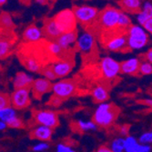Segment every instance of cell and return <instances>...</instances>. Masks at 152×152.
<instances>
[{
	"mask_svg": "<svg viewBox=\"0 0 152 152\" xmlns=\"http://www.w3.org/2000/svg\"><path fill=\"white\" fill-rule=\"evenodd\" d=\"M120 108L114 103H103L99 106L92 117V121L98 127L108 128L113 125L120 114Z\"/></svg>",
	"mask_w": 152,
	"mask_h": 152,
	"instance_id": "6da1fadb",
	"label": "cell"
},
{
	"mask_svg": "<svg viewBox=\"0 0 152 152\" xmlns=\"http://www.w3.org/2000/svg\"><path fill=\"white\" fill-rule=\"evenodd\" d=\"M100 41L108 50L114 52H126L129 50L128 44V34L115 31L100 32Z\"/></svg>",
	"mask_w": 152,
	"mask_h": 152,
	"instance_id": "7a4b0ae2",
	"label": "cell"
},
{
	"mask_svg": "<svg viewBox=\"0 0 152 152\" xmlns=\"http://www.w3.org/2000/svg\"><path fill=\"white\" fill-rule=\"evenodd\" d=\"M121 11L114 7L107 6L99 12L96 22L92 26H98L100 32L117 30Z\"/></svg>",
	"mask_w": 152,
	"mask_h": 152,
	"instance_id": "3957f363",
	"label": "cell"
},
{
	"mask_svg": "<svg viewBox=\"0 0 152 152\" xmlns=\"http://www.w3.org/2000/svg\"><path fill=\"white\" fill-rule=\"evenodd\" d=\"M53 18L61 34L77 31V20L72 8H66L59 11L57 15L53 17Z\"/></svg>",
	"mask_w": 152,
	"mask_h": 152,
	"instance_id": "277c9868",
	"label": "cell"
},
{
	"mask_svg": "<svg viewBox=\"0 0 152 152\" xmlns=\"http://www.w3.org/2000/svg\"><path fill=\"white\" fill-rule=\"evenodd\" d=\"M72 9L77 18V22L80 23L83 26L87 27L88 29V27L95 25L99 15L98 8L87 5L74 6Z\"/></svg>",
	"mask_w": 152,
	"mask_h": 152,
	"instance_id": "5b68a950",
	"label": "cell"
},
{
	"mask_svg": "<svg viewBox=\"0 0 152 152\" xmlns=\"http://www.w3.org/2000/svg\"><path fill=\"white\" fill-rule=\"evenodd\" d=\"M77 85L78 80L77 78H66L59 80L54 84L53 95L64 102L76 93Z\"/></svg>",
	"mask_w": 152,
	"mask_h": 152,
	"instance_id": "8992f818",
	"label": "cell"
},
{
	"mask_svg": "<svg viewBox=\"0 0 152 152\" xmlns=\"http://www.w3.org/2000/svg\"><path fill=\"white\" fill-rule=\"evenodd\" d=\"M148 42L147 31L137 25H132L128 33V44L129 49H140Z\"/></svg>",
	"mask_w": 152,
	"mask_h": 152,
	"instance_id": "52a82bcc",
	"label": "cell"
},
{
	"mask_svg": "<svg viewBox=\"0 0 152 152\" xmlns=\"http://www.w3.org/2000/svg\"><path fill=\"white\" fill-rule=\"evenodd\" d=\"M74 49L75 51L80 52L84 58L93 55L96 49V39L94 35L88 31L84 34H82L78 37L76 45L74 46Z\"/></svg>",
	"mask_w": 152,
	"mask_h": 152,
	"instance_id": "ba28073f",
	"label": "cell"
},
{
	"mask_svg": "<svg viewBox=\"0 0 152 152\" xmlns=\"http://www.w3.org/2000/svg\"><path fill=\"white\" fill-rule=\"evenodd\" d=\"M33 118L40 126L55 129L59 125L58 115L51 110H36L33 113Z\"/></svg>",
	"mask_w": 152,
	"mask_h": 152,
	"instance_id": "9c48e42d",
	"label": "cell"
},
{
	"mask_svg": "<svg viewBox=\"0 0 152 152\" xmlns=\"http://www.w3.org/2000/svg\"><path fill=\"white\" fill-rule=\"evenodd\" d=\"M100 72L106 80L114 79L121 72L120 63L109 57L103 58L100 61Z\"/></svg>",
	"mask_w": 152,
	"mask_h": 152,
	"instance_id": "30bf717a",
	"label": "cell"
},
{
	"mask_svg": "<svg viewBox=\"0 0 152 152\" xmlns=\"http://www.w3.org/2000/svg\"><path fill=\"white\" fill-rule=\"evenodd\" d=\"M30 90L29 88L16 89L11 96V106L15 109H25L30 106Z\"/></svg>",
	"mask_w": 152,
	"mask_h": 152,
	"instance_id": "8fae6325",
	"label": "cell"
},
{
	"mask_svg": "<svg viewBox=\"0 0 152 152\" xmlns=\"http://www.w3.org/2000/svg\"><path fill=\"white\" fill-rule=\"evenodd\" d=\"M53 87L54 84H52V82L50 80L45 77L37 78L35 79L33 86L31 88L33 96L36 99L39 100L44 95L49 93L50 91H53Z\"/></svg>",
	"mask_w": 152,
	"mask_h": 152,
	"instance_id": "7c38bea8",
	"label": "cell"
},
{
	"mask_svg": "<svg viewBox=\"0 0 152 152\" xmlns=\"http://www.w3.org/2000/svg\"><path fill=\"white\" fill-rule=\"evenodd\" d=\"M42 33L43 37L49 40V41H56L58 39V37L62 35L58 28V26L54 21V18H46L43 22V27H42Z\"/></svg>",
	"mask_w": 152,
	"mask_h": 152,
	"instance_id": "4fadbf2b",
	"label": "cell"
},
{
	"mask_svg": "<svg viewBox=\"0 0 152 152\" xmlns=\"http://www.w3.org/2000/svg\"><path fill=\"white\" fill-rule=\"evenodd\" d=\"M34 81H35V79L28 74H26L25 72H18L17 75L15 76V77H14L13 86H14L15 90L16 89H25V88L31 89Z\"/></svg>",
	"mask_w": 152,
	"mask_h": 152,
	"instance_id": "5bb4252c",
	"label": "cell"
},
{
	"mask_svg": "<svg viewBox=\"0 0 152 152\" xmlns=\"http://www.w3.org/2000/svg\"><path fill=\"white\" fill-rule=\"evenodd\" d=\"M43 37L42 30L39 29L36 25H30L23 32V40L25 43H36Z\"/></svg>",
	"mask_w": 152,
	"mask_h": 152,
	"instance_id": "9a60e30c",
	"label": "cell"
},
{
	"mask_svg": "<svg viewBox=\"0 0 152 152\" xmlns=\"http://www.w3.org/2000/svg\"><path fill=\"white\" fill-rule=\"evenodd\" d=\"M141 62L139 58H129L120 63L121 73L131 76H137L140 74V66Z\"/></svg>",
	"mask_w": 152,
	"mask_h": 152,
	"instance_id": "2e32d148",
	"label": "cell"
},
{
	"mask_svg": "<svg viewBox=\"0 0 152 152\" xmlns=\"http://www.w3.org/2000/svg\"><path fill=\"white\" fill-rule=\"evenodd\" d=\"M75 66V60H64L53 64V69L58 78L64 77L69 74Z\"/></svg>",
	"mask_w": 152,
	"mask_h": 152,
	"instance_id": "e0dca14e",
	"label": "cell"
},
{
	"mask_svg": "<svg viewBox=\"0 0 152 152\" xmlns=\"http://www.w3.org/2000/svg\"><path fill=\"white\" fill-rule=\"evenodd\" d=\"M52 135H53V129L44 126H38L33 129L29 133L31 139L38 140L42 142L49 141L52 139Z\"/></svg>",
	"mask_w": 152,
	"mask_h": 152,
	"instance_id": "ac0fdd59",
	"label": "cell"
},
{
	"mask_svg": "<svg viewBox=\"0 0 152 152\" xmlns=\"http://www.w3.org/2000/svg\"><path fill=\"white\" fill-rule=\"evenodd\" d=\"M122 12L129 14H140L142 10V2L140 0H122L117 2Z\"/></svg>",
	"mask_w": 152,
	"mask_h": 152,
	"instance_id": "d6986e66",
	"label": "cell"
},
{
	"mask_svg": "<svg viewBox=\"0 0 152 152\" xmlns=\"http://www.w3.org/2000/svg\"><path fill=\"white\" fill-rule=\"evenodd\" d=\"M92 98L95 103H99L103 104L105 103V101H107L109 99V94H108V90L107 88L102 84H99L96 85L93 90H92Z\"/></svg>",
	"mask_w": 152,
	"mask_h": 152,
	"instance_id": "ffe728a7",
	"label": "cell"
},
{
	"mask_svg": "<svg viewBox=\"0 0 152 152\" xmlns=\"http://www.w3.org/2000/svg\"><path fill=\"white\" fill-rule=\"evenodd\" d=\"M77 39H78V35H77V30L71 33L62 34L56 42L58 45H60L63 48L69 49L71 48V46L76 45Z\"/></svg>",
	"mask_w": 152,
	"mask_h": 152,
	"instance_id": "44dd1931",
	"label": "cell"
},
{
	"mask_svg": "<svg viewBox=\"0 0 152 152\" xmlns=\"http://www.w3.org/2000/svg\"><path fill=\"white\" fill-rule=\"evenodd\" d=\"M150 18H152V4L150 2H145L142 6L141 12L137 14V21L143 26Z\"/></svg>",
	"mask_w": 152,
	"mask_h": 152,
	"instance_id": "7402d4cb",
	"label": "cell"
},
{
	"mask_svg": "<svg viewBox=\"0 0 152 152\" xmlns=\"http://www.w3.org/2000/svg\"><path fill=\"white\" fill-rule=\"evenodd\" d=\"M15 29V24L11 16L7 12L1 13V32H13Z\"/></svg>",
	"mask_w": 152,
	"mask_h": 152,
	"instance_id": "603a6c76",
	"label": "cell"
},
{
	"mask_svg": "<svg viewBox=\"0 0 152 152\" xmlns=\"http://www.w3.org/2000/svg\"><path fill=\"white\" fill-rule=\"evenodd\" d=\"M14 39H8V38H1L0 42V56L1 58L4 59L7 58L11 52V48L14 45Z\"/></svg>",
	"mask_w": 152,
	"mask_h": 152,
	"instance_id": "cb8c5ba5",
	"label": "cell"
},
{
	"mask_svg": "<svg viewBox=\"0 0 152 152\" xmlns=\"http://www.w3.org/2000/svg\"><path fill=\"white\" fill-rule=\"evenodd\" d=\"M15 117H17V115H16L15 108L13 107L0 109V118H1V121H4L7 123V121H9L10 119H12Z\"/></svg>",
	"mask_w": 152,
	"mask_h": 152,
	"instance_id": "d4e9b609",
	"label": "cell"
},
{
	"mask_svg": "<svg viewBox=\"0 0 152 152\" xmlns=\"http://www.w3.org/2000/svg\"><path fill=\"white\" fill-rule=\"evenodd\" d=\"M77 129L81 131H88V130H95L98 128V126L93 121H83L79 120L77 123Z\"/></svg>",
	"mask_w": 152,
	"mask_h": 152,
	"instance_id": "484cf974",
	"label": "cell"
},
{
	"mask_svg": "<svg viewBox=\"0 0 152 152\" xmlns=\"http://www.w3.org/2000/svg\"><path fill=\"white\" fill-rule=\"evenodd\" d=\"M111 149L113 152H123L125 150V139L117 137L111 143Z\"/></svg>",
	"mask_w": 152,
	"mask_h": 152,
	"instance_id": "4316f807",
	"label": "cell"
},
{
	"mask_svg": "<svg viewBox=\"0 0 152 152\" xmlns=\"http://www.w3.org/2000/svg\"><path fill=\"white\" fill-rule=\"evenodd\" d=\"M40 73L44 76L45 78H47V79H48V80H50V81L55 80V79H57V78H58L57 75L55 74V72H54L53 65H48V66H47L46 67L43 68L42 71H41Z\"/></svg>",
	"mask_w": 152,
	"mask_h": 152,
	"instance_id": "83f0119b",
	"label": "cell"
},
{
	"mask_svg": "<svg viewBox=\"0 0 152 152\" xmlns=\"http://www.w3.org/2000/svg\"><path fill=\"white\" fill-rule=\"evenodd\" d=\"M137 145H139V142H137V140L135 139V137H133L131 136H128L125 139V151L126 152H130Z\"/></svg>",
	"mask_w": 152,
	"mask_h": 152,
	"instance_id": "f1b7e54d",
	"label": "cell"
},
{
	"mask_svg": "<svg viewBox=\"0 0 152 152\" xmlns=\"http://www.w3.org/2000/svg\"><path fill=\"white\" fill-rule=\"evenodd\" d=\"M7 127L11 128V129H23V128H25V124H24L23 120L18 117L13 118L12 119L7 121Z\"/></svg>",
	"mask_w": 152,
	"mask_h": 152,
	"instance_id": "f546056e",
	"label": "cell"
},
{
	"mask_svg": "<svg viewBox=\"0 0 152 152\" xmlns=\"http://www.w3.org/2000/svg\"><path fill=\"white\" fill-rule=\"evenodd\" d=\"M11 106V96L7 93H1L0 95V109H4Z\"/></svg>",
	"mask_w": 152,
	"mask_h": 152,
	"instance_id": "4dcf8cb0",
	"label": "cell"
},
{
	"mask_svg": "<svg viewBox=\"0 0 152 152\" xmlns=\"http://www.w3.org/2000/svg\"><path fill=\"white\" fill-rule=\"evenodd\" d=\"M140 75H150L152 74V64L143 61L140 66Z\"/></svg>",
	"mask_w": 152,
	"mask_h": 152,
	"instance_id": "1f68e13d",
	"label": "cell"
},
{
	"mask_svg": "<svg viewBox=\"0 0 152 152\" xmlns=\"http://www.w3.org/2000/svg\"><path fill=\"white\" fill-rule=\"evenodd\" d=\"M139 142L141 145H148L149 143H152V131L146 132V133L142 134L140 137Z\"/></svg>",
	"mask_w": 152,
	"mask_h": 152,
	"instance_id": "d6a6232c",
	"label": "cell"
},
{
	"mask_svg": "<svg viewBox=\"0 0 152 152\" xmlns=\"http://www.w3.org/2000/svg\"><path fill=\"white\" fill-rule=\"evenodd\" d=\"M151 148L149 145H141L139 144L133 150H131L130 152H150Z\"/></svg>",
	"mask_w": 152,
	"mask_h": 152,
	"instance_id": "836d02e7",
	"label": "cell"
},
{
	"mask_svg": "<svg viewBox=\"0 0 152 152\" xmlns=\"http://www.w3.org/2000/svg\"><path fill=\"white\" fill-rule=\"evenodd\" d=\"M48 144L46 143V142H41V143H38L37 144L36 146L33 147V150L36 151V152H42V151H45L48 148Z\"/></svg>",
	"mask_w": 152,
	"mask_h": 152,
	"instance_id": "e575fe53",
	"label": "cell"
},
{
	"mask_svg": "<svg viewBox=\"0 0 152 152\" xmlns=\"http://www.w3.org/2000/svg\"><path fill=\"white\" fill-rule=\"evenodd\" d=\"M63 102L60 100V99H58L57 96H55L54 95H52L51 96V98H50V99H49V101L48 102V105H49V106H52V107H59L61 104H62Z\"/></svg>",
	"mask_w": 152,
	"mask_h": 152,
	"instance_id": "d590c367",
	"label": "cell"
},
{
	"mask_svg": "<svg viewBox=\"0 0 152 152\" xmlns=\"http://www.w3.org/2000/svg\"><path fill=\"white\" fill-rule=\"evenodd\" d=\"M57 152H76V151L68 146H66L64 144H58L57 147Z\"/></svg>",
	"mask_w": 152,
	"mask_h": 152,
	"instance_id": "8d00e7d4",
	"label": "cell"
},
{
	"mask_svg": "<svg viewBox=\"0 0 152 152\" xmlns=\"http://www.w3.org/2000/svg\"><path fill=\"white\" fill-rule=\"evenodd\" d=\"M142 58H143L146 62H148V63L152 64V48H149L145 54L142 55Z\"/></svg>",
	"mask_w": 152,
	"mask_h": 152,
	"instance_id": "74e56055",
	"label": "cell"
},
{
	"mask_svg": "<svg viewBox=\"0 0 152 152\" xmlns=\"http://www.w3.org/2000/svg\"><path fill=\"white\" fill-rule=\"evenodd\" d=\"M143 27H144V29H145L148 33H149V34L152 35V18H150L149 20H148V21L144 24Z\"/></svg>",
	"mask_w": 152,
	"mask_h": 152,
	"instance_id": "f35d334b",
	"label": "cell"
},
{
	"mask_svg": "<svg viewBox=\"0 0 152 152\" xmlns=\"http://www.w3.org/2000/svg\"><path fill=\"white\" fill-rule=\"evenodd\" d=\"M96 152H113L111 148H108L107 146L102 145L100 147H99V148L96 150Z\"/></svg>",
	"mask_w": 152,
	"mask_h": 152,
	"instance_id": "ab89813d",
	"label": "cell"
},
{
	"mask_svg": "<svg viewBox=\"0 0 152 152\" xmlns=\"http://www.w3.org/2000/svg\"><path fill=\"white\" fill-rule=\"evenodd\" d=\"M139 103L146 105V106H148V107L152 108V99H141V100L139 101Z\"/></svg>",
	"mask_w": 152,
	"mask_h": 152,
	"instance_id": "60d3db41",
	"label": "cell"
},
{
	"mask_svg": "<svg viewBox=\"0 0 152 152\" xmlns=\"http://www.w3.org/2000/svg\"><path fill=\"white\" fill-rule=\"evenodd\" d=\"M129 129V126H123V127H121V130H120L121 134H122V135H125V136H127V137H128Z\"/></svg>",
	"mask_w": 152,
	"mask_h": 152,
	"instance_id": "b9f144b4",
	"label": "cell"
},
{
	"mask_svg": "<svg viewBox=\"0 0 152 152\" xmlns=\"http://www.w3.org/2000/svg\"><path fill=\"white\" fill-rule=\"evenodd\" d=\"M7 128V124L6 122H4V121L0 122V129H1V130H5Z\"/></svg>",
	"mask_w": 152,
	"mask_h": 152,
	"instance_id": "7bdbcfd3",
	"label": "cell"
},
{
	"mask_svg": "<svg viewBox=\"0 0 152 152\" xmlns=\"http://www.w3.org/2000/svg\"><path fill=\"white\" fill-rule=\"evenodd\" d=\"M5 3H7V1H5V0H1V1H0V4H1V6L3 4H5Z\"/></svg>",
	"mask_w": 152,
	"mask_h": 152,
	"instance_id": "ee69618b",
	"label": "cell"
}]
</instances>
